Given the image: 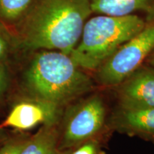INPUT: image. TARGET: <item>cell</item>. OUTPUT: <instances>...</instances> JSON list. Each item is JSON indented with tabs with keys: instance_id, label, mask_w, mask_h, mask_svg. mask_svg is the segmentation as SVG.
Wrapping results in <instances>:
<instances>
[{
	"instance_id": "1",
	"label": "cell",
	"mask_w": 154,
	"mask_h": 154,
	"mask_svg": "<svg viewBox=\"0 0 154 154\" xmlns=\"http://www.w3.org/2000/svg\"><path fill=\"white\" fill-rule=\"evenodd\" d=\"M91 13V0H34L14 26L17 40L28 50H54L70 55Z\"/></svg>"
},
{
	"instance_id": "2",
	"label": "cell",
	"mask_w": 154,
	"mask_h": 154,
	"mask_svg": "<svg viewBox=\"0 0 154 154\" xmlns=\"http://www.w3.org/2000/svg\"><path fill=\"white\" fill-rule=\"evenodd\" d=\"M70 55L42 50L31 61L24 84L34 99L61 106L91 91L94 83Z\"/></svg>"
},
{
	"instance_id": "3",
	"label": "cell",
	"mask_w": 154,
	"mask_h": 154,
	"mask_svg": "<svg viewBox=\"0 0 154 154\" xmlns=\"http://www.w3.org/2000/svg\"><path fill=\"white\" fill-rule=\"evenodd\" d=\"M146 27L137 15H101L86 21L81 41L70 57L81 69H98L121 46Z\"/></svg>"
},
{
	"instance_id": "4",
	"label": "cell",
	"mask_w": 154,
	"mask_h": 154,
	"mask_svg": "<svg viewBox=\"0 0 154 154\" xmlns=\"http://www.w3.org/2000/svg\"><path fill=\"white\" fill-rule=\"evenodd\" d=\"M154 50V24L126 42L98 69V81L105 86H117L141 66Z\"/></svg>"
},
{
	"instance_id": "5",
	"label": "cell",
	"mask_w": 154,
	"mask_h": 154,
	"mask_svg": "<svg viewBox=\"0 0 154 154\" xmlns=\"http://www.w3.org/2000/svg\"><path fill=\"white\" fill-rule=\"evenodd\" d=\"M105 116V105L99 96L83 101L66 119L59 149H69L94 137L103 127Z\"/></svg>"
},
{
	"instance_id": "6",
	"label": "cell",
	"mask_w": 154,
	"mask_h": 154,
	"mask_svg": "<svg viewBox=\"0 0 154 154\" xmlns=\"http://www.w3.org/2000/svg\"><path fill=\"white\" fill-rule=\"evenodd\" d=\"M118 88L121 109L136 110L154 107V67L140 66Z\"/></svg>"
},
{
	"instance_id": "7",
	"label": "cell",
	"mask_w": 154,
	"mask_h": 154,
	"mask_svg": "<svg viewBox=\"0 0 154 154\" xmlns=\"http://www.w3.org/2000/svg\"><path fill=\"white\" fill-rule=\"evenodd\" d=\"M59 107L35 99L22 101L12 108L0 128L29 130L41 124L55 125L59 116Z\"/></svg>"
},
{
	"instance_id": "8",
	"label": "cell",
	"mask_w": 154,
	"mask_h": 154,
	"mask_svg": "<svg viewBox=\"0 0 154 154\" xmlns=\"http://www.w3.org/2000/svg\"><path fill=\"white\" fill-rule=\"evenodd\" d=\"M117 128L127 132L154 137V107L136 110L121 109L115 120Z\"/></svg>"
},
{
	"instance_id": "9",
	"label": "cell",
	"mask_w": 154,
	"mask_h": 154,
	"mask_svg": "<svg viewBox=\"0 0 154 154\" xmlns=\"http://www.w3.org/2000/svg\"><path fill=\"white\" fill-rule=\"evenodd\" d=\"M93 12L112 17L132 14L138 10H148L154 0H91Z\"/></svg>"
},
{
	"instance_id": "10",
	"label": "cell",
	"mask_w": 154,
	"mask_h": 154,
	"mask_svg": "<svg viewBox=\"0 0 154 154\" xmlns=\"http://www.w3.org/2000/svg\"><path fill=\"white\" fill-rule=\"evenodd\" d=\"M58 134L55 125H44L26 141L21 154H57Z\"/></svg>"
},
{
	"instance_id": "11",
	"label": "cell",
	"mask_w": 154,
	"mask_h": 154,
	"mask_svg": "<svg viewBox=\"0 0 154 154\" xmlns=\"http://www.w3.org/2000/svg\"><path fill=\"white\" fill-rule=\"evenodd\" d=\"M34 0H0V22L16 26L25 17Z\"/></svg>"
},
{
	"instance_id": "12",
	"label": "cell",
	"mask_w": 154,
	"mask_h": 154,
	"mask_svg": "<svg viewBox=\"0 0 154 154\" xmlns=\"http://www.w3.org/2000/svg\"><path fill=\"white\" fill-rule=\"evenodd\" d=\"M7 26L0 22V62L7 57L11 47V36Z\"/></svg>"
},
{
	"instance_id": "13",
	"label": "cell",
	"mask_w": 154,
	"mask_h": 154,
	"mask_svg": "<svg viewBox=\"0 0 154 154\" xmlns=\"http://www.w3.org/2000/svg\"><path fill=\"white\" fill-rule=\"evenodd\" d=\"M27 140H12L0 149V154H21Z\"/></svg>"
},
{
	"instance_id": "14",
	"label": "cell",
	"mask_w": 154,
	"mask_h": 154,
	"mask_svg": "<svg viewBox=\"0 0 154 154\" xmlns=\"http://www.w3.org/2000/svg\"><path fill=\"white\" fill-rule=\"evenodd\" d=\"M98 148L95 142L88 141L80 146L76 151L71 154H97Z\"/></svg>"
},
{
	"instance_id": "15",
	"label": "cell",
	"mask_w": 154,
	"mask_h": 154,
	"mask_svg": "<svg viewBox=\"0 0 154 154\" xmlns=\"http://www.w3.org/2000/svg\"><path fill=\"white\" fill-rule=\"evenodd\" d=\"M9 77L7 71L2 62H0V96L5 93L8 86Z\"/></svg>"
},
{
	"instance_id": "16",
	"label": "cell",
	"mask_w": 154,
	"mask_h": 154,
	"mask_svg": "<svg viewBox=\"0 0 154 154\" xmlns=\"http://www.w3.org/2000/svg\"><path fill=\"white\" fill-rule=\"evenodd\" d=\"M147 61L149 62V65L151 66L154 67V50L150 54V55L148 57Z\"/></svg>"
},
{
	"instance_id": "17",
	"label": "cell",
	"mask_w": 154,
	"mask_h": 154,
	"mask_svg": "<svg viewBox=\"0 0 154 154\" xmlns=\"http://www.w3.org/2000/svg\"><path fill=\"white\" fill-rule=\"evenodd\" d=\"M57 154H71V152L69 151H65L63 152H60V153H57Z\"/></svg>"
},
{
	"instance_id": "18",
	"label": "cell",
	"mask_w": 154,
	"mask_h": 154,
	"mask_svg": "<svg viewBox=\"0 0 154 154\" xmlns=\"http://www.w3.org/2000/svg\"><path fill=\"white\" fill-rule=\"evenodd\" d=\"M151 139L153 140V143H154V137H153V138H151Z\"/></svg>"
}]
</instances>
